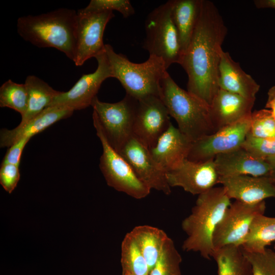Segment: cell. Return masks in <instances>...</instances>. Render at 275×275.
<instances>
[{
	"label": "cell",
	"instance_id": "5",
	"mask_svg": "<svg viewBox=\"0 0 275 275\" xmlns=\"http://www.w3.org/2000/svg\"><path fill=\"white\" fill-rule=\"evenodd\" d=\"M105 51L113 77L120 81L126 94L137 100L152 95L160 97V81L167 72L161 58L149 56L145 62L135 63L116 53L109 44H105Z\"/></svg>",
	"mask_w": 275,
	"mask_h": 275
},
{
	"label": "cell",
	"instance_id": "32",
	"mask_svg": "<svg viewBox=\"0 0 275 275\" xmlns=\"http://www.w3.org/2000/svg\"><path fill=\"white\" fill-rule=\"evenodd\" d=\"M85 13L103 11L119 12L124 18L134 14V9L128 0H91L88 5L80 9Z\"/></svg>",
	"mask_w": 275,
	"mask_h": 275
},
{
	"label": "cell",
	"instance_id": "9",
	"mask_svg": "<svg viewBox=\"0 0 275 275\" xmlns=\"http://www.w3.org/2000/svg\"><path fill=\"white\" fill-rule=\"evenodd\" d=\"M265 209V201L256 204L236 200L232 203L213 233L214 250L228 245L241 246L253 219L258 215L264 214Z\"/></svg>",
	"mask_w": 275,
	"mask_h": 275
},
{
	"label": "cell",
	"instance_id": "4",
	"mask_svg": "<svg viewBox=\"0 0 275 275\" xmlns=\"http://www.w3.org/2000/svg\"><path fill=\"white\" fill-rule=\"evenodd\" d=\"M160 98L178 128L193 143L216 131L210 105L181 88L168 72L160 81Z\"/></svg>",
	"mask_w": 275,
	"mask_h": 275
},
{
	"label": "cell",
	"instance_id": "38",
	"mask_svg": "<svg viewBox=\"0 0 275 275\" xmlns=\"http://www.w3.org/2000/svg\"><path fill=\"white\" fill-rule=\"evenodd\" d=\"M265 160L270 167L272 172H275V155L268 157Z\"/></svg>",
	"mask_w": 275,
	"mask_h": 275
},
{
	"label": "cell",
	"instance_id": "6",
	"mask_svg": "<svg viewBox=\"0 0 275 275\" xmlns=\"http://www.w3.org/2000/svg\"><path fill=\"white\" fill-rule=\"evenodd\" d=\"M173 0L153 9L145 22L146 37L143 47L149 53L161 58L167 69L180 64L182 53L178 32L172 17Z\"/></svg>",
	"mask_w": 275,
	"mask_h": 275
},
{
	"label": "cell",
	"instance_id": "17",
	"mask_svg": "<svg viewBox=\"0 0 275 275\" xmlns=\"http://www.w3.org/2000/svg\"><path fill=\"white\" fill-rule=\"evenodd\" d=\"M192 144L171 123L149 150L157 164L167 172L177 168L187 159Z\"/></svg>",
	"mask_w": 275,
	"mask_h": 275
},
{
	"label": "cell",
	"instance_id": "34",
	"mask_svg": "<svg viewBox=\"0 0 275 275\" xmlns=\"http://www.w3.org/2000/svg\"><path fill=\"white\" fill-rule=\"evenodd\" d=\"M19 167L12 164H1L0 183L4 189L11 194L17 186L20 179Z\"/></svg>",
	"mask_w": 275,
	"mask_h": 275
},
{
	"label": "cell",
	"instance_id": "22",
	"mask_svg": "<svg viewBox=\"0 0 275 275\" xmlns=\"http://www.w3.org/2000/svg\"><path fill=\"white\" fill-rule=\"evenodd\" d=\"M201 3L202 0H173L172 17L178 32L182 57L197 24Z\"/></svg>",
	"mask_w": 275,
	"mask_h": 275
},
{
	"label": "cell",
	"instance_id": "15",
	"mask_svg": "<svg viewBox=\"0 0 275 275\" xmlns=\"http://www.w3.org/2000/svg\"><path fill=\"white\" fill-rule=\"evenodd\" d=\"M171 187H180L192 195H199L218 183L219 175L214 159L194 162L185 159L177 168L166 172Z\"/></svg>",
	"mask_w": 275,
	"mask_h": 275
},
{
	"label": "cell",
	"instance_id": "29",
	"mask_svg": "<svg viewBox=\"0 0 275 275\" xmlns=\"http://www.w3.org/2000/svg\"><path fill=\"white\" fill-rule=\"evenodd\" d=\"M182 257L173 240L169 237L155 265L149 275H182L180 264Z\"/></svg>",
	"mask_w": 275,
	"mask_h": 275
},
{
	"label": "cell",
	"instance_id": "27",
	"mask_svg": "<svg viewBox=\"0 0 275 275\" xmlns=\"http://www.w3.org/2000/svg\"><path fill=\"white\" fill-rule=\"evenodd\" d=\"M121 264L122 273L132 275H149L146 261L130 232L124 236L121 243Z\"/></svg>",
	"mask_w": 275,
	"mask_h": 275
},
{
	"label": "cell",
	"instance_id": "19",
	"mask_svg": "<svg viewBox=\"0 0 275 275\" xmlns=\"http://www.w3.org/2000/svg\"><path fill=\"white\" fill-rule=\"evenodd\" d=\"M255 101L219 88L210 105L216 130L251 116Z\"/></svg>",
	"mask_w": 275,
	"mask_h": 275
},
{
	"label": "cell",
	"instance_id": "12",
	"mask_svg": "<svg viewBox=\"0 0 275 275\" xmlns=\"http://www.w3.org/2000/svg\"><path fill=\"white\" fill-rule=\"evenodd\" d=\"M75 64L81 66L88 59L105 51L103 36L106 24L114 17L113 11L85 13L78 10Z\"/></svg>",
	"mask_w": 275,
	"mask_h": 275
},
{
	"label": "cell",
	"instance_id": "18",
	"mask_svg": "<svg viewBox=\"0 0 275 275\" xmlns=\"http://www.w3.org/2000/svg\"><path fill=\"white\" fill-rule=\"evenodd\" d=\"M214 162L219 177L270 176L272 170L265 160L253 157L242 146L217 155Z\"/></svg>",
	"mask_w": 275,
	"mask_h": 275
},
{
	"label": "cell",
	"instance_id": "21",
	"mask_svg": "<svg viewBox=\"0 0 275 275\" xmlns=\"http://www.w3.org/2000/svg\"><path fill=\"white\" fill-rule=\"evenodd\" d=\"M219 89L246 98L256 100L260 86L234 61L228 52L223 51L218 67Z\"/></svg>",
	"mask_w": 275,
	"mask_h": 275
},
{
	"label": "cell",
	"instance_id": "8",
	"mask_svg": "<svg viewBox=\"0 0 275 275\" xmlns=\"http://www.w3.org/2000/svg\"><path fill=\"white\" fill-rule=\"evenodd\" d=\"M138 100L126 94L119 102L107 103L96 96L91 106L96 113L111 146L117 152L133 136V126Z\"/></svg>",
	"mask_w": 275,
	"mask_h": 275
},
{
	"label": "cell",
	"instance_id": "31",
	"mask_svg": "<svg viewBox=\"0 0 275 275\" xmlns=\"http://www.w3.org/2000/svg\"><path fill=\"white\" fill-rule=\"evenodd\" d=\"M243 251L251 265L252 275H275V252L267 248L262 253Z\"/></svg>",
	"mask_w": 275,
	"mask_h": 275
},
{
	"label": "cell",
	"instance_id": "26",
	"mask_svg": "<svg viewBox=\"0 0 275 275\" xmlns=\"http://www.w3.org/2000/svg\"><path fill=\"white\" fill-rule=\"evenodd\" d=\"M275 241V217L260 214L253 219L241 247L250 253L264 252Z\"/></svg>",
	"mask_w": 275,
	"mask_h": 275
},
{
	"label": "cell",
	"instance_id": "1",
	"mask_svg": "<svg viewBox=\"0 0 275 275\" xmlns=\"http://www.w3.org/2000/svg\"><path fill=\"white\" fill-rule=\"evenodd\" d=\"M227 29L217 8L202 0L200 13L180 65L188 76L187 89L210 105L219 89L218 67Z\"/></svg>",
	"mask_w": 275,
	"mask_h": 275
},
{
	"label": "cell",
	"instance_id": "3",
	"mask_svg": "<svg viewBox=\"0 0 275 275\" xmlns=\"http://www.w3.org/2000/svg\"><path fill=\"white\" fill-rule=\"evenodd\" d=\"M231 204L223 186L214 187L198 195L191 213L181 223L187 235L182 249L199 253L204 258L210 259L214 251L213 233Z\"/></svg>",
	"mask_w": 275,
	"mask_h": 275
},
{
	"label": "cell",
	"instance_id": "10",
	"mask_svg": "<svg viewBox=\"0 0 275 275\" xmlns=\"http://www.w3.org/2000/svg\"><path fill=\"white\" fill-rule=\"evenodd\" d=\"M250 124L251 116L193 142L187 159L204 162L214 159L218 154L241 147L247 136Z\"/></svg>",
	"mask_w": 275,
	"mask_h": 275
},
{
	"label": "cell",
	"instance_id": "42",
	"mask_svg": "<svg viewBox=\"0 0 275 275\" xmlns=\"http://www.w3.org/2000/svg\"><path fill=\"white\" fill-rule=\"evenodd\" d=\"M274 250H275V244H274Z\"/></svg>",
	"mask_w": 275,
	"mask_h": 275
},
{
	"label": "cell",
	"instance_id": "11",
	"mask_svg": "<svg viewBox=\"0 0 275 275\" xmlns=\"http://www.w3.org/2000/svg\"><path fill=\"white\" fill-rule=\"evenodd\" d=\"M98 66L93 73L83 74L67 92H61L54 97L49 106H62L74 111L91 105L102 83L113 77V72L105 51L96 58Z\"/></svg>",
	"mask_w": 275,
	"mask_h": 275
},
{
	"label": "cell",
	"instance_id": "25",
	"mask_svg": "<svg viewBox=\"0 0 275 275\" xmlns=\"http://www.w3.org/2000/svg\"><path fill=\"white\" fill-rule=\"evenodd\" d=\"M212 258L216 262L218 275H252L251 265L241 246L214 249Z\"/></svg>",
	"mask_w": 275,
	"mask_h": 275
},
{
	"label": "cell",
	"instance_id": "14",
	"mask_svg": "<svg viewBox=\"0 0 275 275\" xmlns=\"http://www.w3.org/2000/svg\"><path fill=\"white\" fill-rule=\"evenodd\" d=\"M118 152L126 160L140 180L151 190L154 189L167 195L171 194L166 172L153 160L149 149L133 135L124 144Z\"/></svg>",
	"mask_w": 275,
	"mask_h": 275
},
{
	"label": "cell",
	"instance_id": "16",
	"mask_svg": "<svg viewBox=\"0 0 275 275\" xmlns=\"http://www.w3.org/2000/svg\"><path fill=\"white\" fill-rule=\"evenodd\" d=\"M218 183L222 185L230 199L243 203L256 204L267 198H275V186L270 176L219 177Z\"/></svg>",
	"mask_w": 275,
	"mask_h": 275
},
{
	"label": "cell",
	"instance_id": "36",
	"mask_svg": "<svg viewBox=\"0 0 275 275\" xmlns=\"http://www.w3.org/2000/svg\"><path fill=\"white\" fill-rule=\"evenodd\" d=\"M254 2L258 8L275 9V0H256Z\"/></svg>",
	"mask_w": 275,
	"mask_h": 275
},
{
	"label": "cell",
	"instance_id": "40",
	"mask_svg": "<svg viewBox=\"0 0 275 275\" xmlns=\"http://www.w3.org/2000/svg\"><path fill=\"white\" fill-rule=\"evenodd\" d=\"M270 176L271 177L273 180V184L275 186V172H272Z\"/></svg>",
	"mask_w": 275,
	"mask_h": 275
},
{
	"label": "cell",
	"instance_id": "13",
	"mask_svg": "<svg viewBox=\"0 0 275 275\" xmlns=\"http://www.w3.org/2000/svg\"><path fill=\"white\" fill-rule=\"evenodd\" d=\"M138 100L133 135L149 149L171 124L170 116L159 96H149Z\"/></svg>",
	"mask_w": 275,
	"mask_h": 275
},
{
	"label": "cell",
	"instance_id": "39",
	"mask_svg": "<svg viewBox=\"0 0 275 275\" xmlns=\"http://www.w3.org/2000/svg\"><path fill=\"white\" fill-rule=\"evenodd\" d=\"M267 94V99H270L275 97V86L272 87L269 89Z\"/></svg>",
	"mask_w": 275,
	"mask_h": 275
},
{
	"label": "cell",
	"instance_id": "28",
	"mask_svg": "<svg viewBox=\"0 0 275 275\" xmlns=\"http://www.w3.org/2000/svg\"><path fill=\"white\" fill-rule=\"evenodd\" d=\"M28 93L25 84H17L9 79L0 88V106L8 107L19 113L21 117L25 113Z\"/></svg>",
	"mask_w": 275,
	"mask_h": 275
},
{
	"label": "cell",
	"instance_id": "41",
	"mask_svg": "<svg viewBox=\"0 0 275 275\" xmlns=\"http://www.w3.org/2000/svg\"><path fill=\"white\" fill-rule=\"evenodd\" d=\"M122 275H132V274L127 272H125V273H122Z\"/></svg>",
	"mask_w": 275,
	"mask_h": 275
},
{
	"label": "cell",
	"instance_id": "24",
	"mask_svg": "<svg viewBox=\"0 0 275 275\" xmlns=\"http://www.w3.org/2000/svg\"><path fill=\"white\" fill-rule=\"evenodd\" d=\"M24 84L28 93V107L19 125L25 123L49 106L60 92L35 75L28 76Z\"/></svg>",
	"mask_w": 275,
	"mask_h": 275
},
{
	"label": "cell",
	"instance_id": "35",
	"mask_svg": "<svg viewBox=\"0 0 275 275\" xmlns=\"http://www.w3.org/2000/svg\"><path fill=\"white\" fill-rule=\"evenodd\" d=\"M30 140L22 138L8 147L2 164H12L19 167L22 152Z\"/></svg>",
	"mask_w": 275,
	"mask_h": 275
},
{
	"label": "cell",
	"instance_id": "30",
	"mask_svg": "<svg viewBox=\"0 0 275 275\" xmlns=\"http://www.w3.org/2000/svg\"><path fill=\"white\" fill-rule=\"evenodd\" d=\"M247 135L255 138H275V118L270 109L264 108L252 112Z\"/></svg>",
	"mask_w": 275,
	"mask_h": 275
},
{
	"label": "cell",
	"instance_id": "37",
	"mask_svg": "<svg viewBox=\"0 0 275 275\" xmlns=\"http://www.w3.org/2000/svg\"><path fill=\"white\" fill-rule=\"evenodd\" d=\"M265 107L267 109L270 108L272 115L275 118V97L271 99H267Z\"/></svg>",
	"mask_w": 275,
	"mask_h": 275
},
{
	"label": "cell",
	"instance_id": "7",
	"mask_svg": "<svg viewBox=\"0 0 275 275\" xmlns=\"http://www.w3.org/2000/svg\"><path fill=\"white\" fill-rule=\"evenodd\" d=\"M92 118L102 147L99 168L107 185L134 199L146 198L151 189L140 180L126 160L111 146L94 111Z\"/></svg>",
	"mask_w": 275,
	"mask_h": 275
},
{
	"label": "cell",
	"instance_id": "23",
	"mask_svg": "<svg viewBox=\"0 0 275 275\" xmlns=\"http://www.w3.org/2000/svg\"><path fill=\"white\" fill-rule=\"evenodd\" d=\"M130 232L143 255L150 271L159 258L169 236L162 230L149 225L136 226Z\"/></svg>",
	"mask_w": 275,
	"mask_h": 275
},
{
	"label": "cell",
	"instance_id": "2",
	"mask_svg": "<svg viewBox=\"0 0 275 275\" xmlns=\"http://www.w3.org/2000/svg\"><path fill=\"white\" fill-rule=\"evenodd\" d=\"M77 12L60 8L38 15L19 17L18 34L40 48L52 47L75 61L77 43Z\"/></svg>",
	"mask_w": 275,
	"mask_h": 275
},
{
	"label": "cell",
	"instance_id": "33",
	"mask_svg": "<svg viewBox=\"0 0 275 275\" xmlns=\"http://www.w3.org/2000/svg\"><path fill=\"white\" fill-rule=\"evenodd\" d=\"M242 147L255 158L265 160L275 155V138H255L247 135Z\"/></svg>",
	"mask_w": 275,
	"mask_h": 275
},
{
	"label": "cell",
	"instance_id": "20",
	"mask_svg": "<svg viewBox=\"0 0 275 275\" xmlns=\"http://www.w3.org/2000/svg\"><path fill=\"white\" fill-rule=\"evenodd\" d=\"M74 111L62 106L45 108L37 116L13 129H2L0 131V147H9L22 138H30L57 122L71 116Z\"/></svg>",
	"mask_w": 275,
	"mask_h": 275
}]
</instances>
